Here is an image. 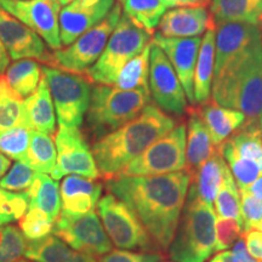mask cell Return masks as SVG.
<instances>
[{"instance_id":"obj_1","label":"cell","mask_w":262,"mask_h":262,"mask_svg":"<svg viewBox=\"0 0 262 262\" xmlns=\"http://www.w3.org/2000/svg\"><path fill=\"white\" fill-rule=\"evenodd\" d=\"M191 173L187 170L153 176H118L106 182L108 193L129 205L160 251H168L178 229Z\"/></svg>"},{"instance_id":"obj_2","label":"cell","mask_w":262,"mask_h":262,"mask_svg":"<svg viewBox=\"0 0 262 262\" xmlns=\"http://www.w3.org/2000/svg\"><path fill=\"white\" fill-rule=\"evenodd\" d=\"M176 125L171 116L149 103L130 122L93 142L91 149L100 175L108 180L119 176L134 159Z\"/></svg>"},{"instance_id":"obj_3","label":"cell","mask_w":262,"mask_h":262,"mask_svg":"<svg viewBox=\"0 0 262 262\" xmlns=\"http://www.w3.org/2000/svg\"><path fill=\"white\" fill-rule=\"evenodd\" d=\"M211 96L222 107L241 111L247 120L262 113V35L214 74Z\"/></svg>"},{"instance_id":"obj_4","label":"cell","mask_w":262,"mask_h":262,"mask_svg":"<svg viewBox=\"0 0 262 262\" xmlns=\"http://www.w3.org/2000/svg\"><path fill=\"white\" fill-rule=\"evenodd\" d=\"M152 103L149 89L120 90L111 85L95 84L86 112V129L97 141L134 119Z\"/></svg>"},{"instance_id":"obj_5","label":"cell","mask_w":262,"mask_h":262,"mask_svg":"<svg viewBox=\"0 0 262 262\" xmlns=\"http://www.w3.org/2000/svg\"><path fill=\"white\" fill-rule=\"evenodd\" d=\"M216 214L212 205L187 193L178 229L169 247L173 262H205L215 253Z\"/></svg>"},{"instance_id":"obj_6","label":"cell","mask_w":262,"mask_h":262,"mask_svg":"<svg viewBox=\"0 0 262 262\" xmlns=\"http://www.w3.org/2000/svg\"><path fill=\"white\" fill-rule=\"evenodd\" d=\"M152 40L153 34L122 14L102 55L84 75L93 84L112 86L119 71L131 58L145 50Z\"/></svg>"},{"instance_id":"obj_7","label":"cell","mask_w":262,"mask_h":262,"mask_svg":"<svg viewBox=\"0 0 262 262\" xmlns=\"http://www.w3.org/2000/svg\"><path fill=\"white\" fill-rule=\"evenodd\" d=\"M97 215L113 245L119 249L159 253L160 249L129 205L108 194L97 203Z\"/></svg>"},{"instance_id":"obj_8","label":"cell","mask_w":262,"mask_h":262,"mask_svg":"<svg viewBox=\"0 0 262 262\" xmlns=\"http://www.w3.org/2000/svg\"><path fill=\"white\" fill-rule=\"evenodd\" d=\"M42 73L48 80L58 125L80 127L90 104L91 81L84 74L70 73L49 66L42 67Z\"/></svg>"},{"instance_id":"obj_9","label":"cell","mask_w":262,"mask_h":262,"mask_svg":"<svg viewBox=\"0 0 262 262\" xmlns=\"http://www.w3.org/2000/svg\"><path fill=\"white\" fill-rule=\"evenodd\" d=\"M120 17L122 6L118 3L103 21L81 34L66 49L52 52L49 67H56L70 73L84 74L102 55Z\"/></svg>"},{"instance_id":"obj_10","label":"cell","mask_w":262,"mask_h":262,"mask_svg":"<svg viewBox=\"0 0 262 262\" xmlns=\"http://www.w3.org/2000/svg\"><path fill=\"white\" fill-rule=\"evenodd\" d=\"M186 139L187 127L178 124L134 159L119 176H153L185 170Z\"/></svg>"},{"instance_id":"obj_11","label":"cell","mask_w":262,"mask_h":262,"mask_svg":"<svg viewBox=\"0 0 262 262\" xmlns=\"http://www.w3.org/2000/svg\"><path fill=\"white\" fill-rule=\"evenodd\" d=\"M52 233L74 250L93 256H102L113 249L112 242L95 210L81 215L61 211Z\"/></svg>"},{"instance_id":"obj_12","label":"cell","mask_w":262,"mask_h":262,"mask_svg":"<svg viewBox=\"0 0 262 262\" xmlns=\"http://www.w3.org/2000/svg\"><path fill=\"white\" fill-rule=\"evenodd\" d=\"M148 88L156 106L165 113L181 117L187 111L188 100L181 81L169 58L153 41L149 55Z\"/></svg>"},{"instance_id":"obj_13","label":"cell","mask_w":262,"mask_h":262,"mask_svg":"<svg viewBox=\"0 0 262 262\" xmlns=\"http://www.w3.org/2000/svg\"><path fill=\"white\" fill-rule=\"evenodd\" d=\"M0 9L37 33L52 50L62 48L57 0H0Z\"/></svg>"},{"instance_id":"obj_14","label":"cell","mask_w":262,"mask_h":262,"mask_svg":"<svg viewBox=\"0 0 262 262\" xmlns=\"http://www.w3.org/2000/svg\"><path fill=\"white\" fill-rule=\"evenodd\" d=\"M57 164L51 178L60 180L66 175H79L96 180L100 178L93 149L80 131V127L60 126L55 136Z\"/></svg>"},{"instance_id":"obj_15","label":"cell","mask_w":262,"mask_h":262,"mask_svg":"<svg viewBox=\"0 0 262 262\" xmlns=\"http://www.w3.org/2000/svg\"><path fill=\"white\" fill-rule=\"evenodd\" d=\"M0 40L12 60H34L50 66L52 52L31 28L0 9Z\"/></svg>"},{"instance_id":"obj_16","label":"cell","mask_w":262,"mask_h":262,"mask_svg":"<svg viewBox=\"0 0 262 262\" xmlns=\"http://www.w3.org/2000/svg\"><path fill=\"white\" fill-rule=\"evenodd\" d=\"M116 5V0H73L60 11V38L68 47L81 34L100 24Z\"/></svg>"},{"instance_id":"obj_17","label":"cell","mask_w":262,"mask_h":262,"mask_svg":"<svg viewBox=\"0 0 262 262\" xmlns=\"http://www.w3.org/2000/svg\"><path fill=\"white\" fill-rule=\"evenodd\" d=\"M202 37L195 38H165L155 33L153 44L162 49V51L169 58L173 70L181 81L183 90L187 96L188 102L194 106V70Z\"/></svg>"},{"instance_id":"obj_18","label":"cell","mask_w":262,"mask_h":262,"mask_svg":"<svg viewBox=\"0 0 262 262\" xmlns=\"http://www.w3.org/2000/svg\"><path fill=\"white\" fill-rule=\"evenodd\" d=\"M215 27L214 18L205 6H180L164 14L157 33L165 38H195Z\"/></svg>"},{"instance_id":"obj_19","label":"cell","mask_w":262,"mask_h":262,"mask_svg":"<svg viewBox=\"0 0 262 262\" xmlns=\"http://www.w3.org/2000/svg\"><path fill=\"white\" fill-rule=\"evenodd\" d=\"M262 29L245 24H220L215 27V73L241 55Z\"/></svg>"},{"instance_id":"obj_20","label":"cell","mask_w":262,"mask_h":262,"mask_svg":"<svg viewBox=\"0 0 262 262\" xmlns=\"http://www.w3.org/2000/svg\"><path fill=\"white\" fill-rule=\"evenodd\" d=\"M103 186L96 180L68 175L61 183V211L81 215L95 210Z\"/></svg>"},{"instance_id":"obj_21","label":"cell","mask_w":262,"mask_h":262,"mask_svg":"<svg viewBox=\"0 0 262 262\" xmlns=\"http://www.w3.org/2000/svg\"><path fill=\"white\" fill-rule=\"evenodd\" d=\"M24 103L26 122L29 129L51 136L56 134V111L45 75L34 93L26 97Z\"/></svg>"},{"instance_id":"obj_22","label":"cell","mask_w":262,"mask_h":262,"mask_svg":"<svg viewBox=\"0 0 262 262\" xmlns=\"http://www.w3.org/2000/svg\"><path fill=\"white\" fill-rule=\"evenodd\" d=\"M199 116L210 133L215 146H220L247 123V117L241 111L222 107L215 102L202 104Z\"/></svg>"},{"instance_id":"obj_23","label":"cell","mask_w":262,"mask_h":262,"mask_svg":"<svg viewBox=\"0 0 262 262\" xmlns=\"http://www.w3.org/2000/svg\"><path fill=\"white\" fill-rule=\"evenodd\" d=\"M186 139V168L191 176L216 152L210 133L198 111L189 112Z\"/></svg>"},{"instance_id":"obj_24","label":"cell","mask_w":262,"mask_h":262,"mask_svg":"<svg viewBox=\"0 0 262 262\" xmlns=\"http://www.w3.org/2000/svg\"><path fill=\"white\" fill-rule=\"evenodd\" d=\"M210 14L215 26L245 24L262 29V0H211Z\"/></svg>"},{"instance_id":"obj_25","label":"cell","mask_w":262,"mask_h":262,"mask_svg":"<svg viewBox=\"0 0 262 262\" xmlns=\"http://www.w3.org/2000/svg\"><path fill=\"white\" fill-rule=\"evenodd\" d=\"M215 73V28L209 29L202 37L198 58H196L194 79V101L195 104L208 103L210 101L212 81Z\"/></svg>"},{"instance_id":"obj_26","label":"cell","mask_w":262,"mask_h":262,"mask_svg":"<svg viewBox=\"0 0 262 262\" xmlns=\"http://www.w3.org/2000/svg\"><path fill=\"white\" fill-rule=\"evenodd\" d=\"M227 163L219 150L212 155L191 176L188 194L202 199L203 202L212 205L217 195Z\"/></svg>"},{"instance_id":"obj_27","label":"cell","mask_w":262,"mask_h":262,"mask_svg":"<svg viewBox=\"0 0 262 262\" xmlns=\"http://www.w3.org/2000/svg\"><path fill=\"white\" fill-rule=\"evenodd\" d=\"M26 257L35 262H97L93 255L74 250L56 234L28 242Z\"/></svg>"},{"instance_id":"obj_28","label":"cell","mask_w":262,"mask_h":262,"mask_svg":"<svg viewBox=\"0 0 262 262\" xmlns=\"http://www.w3.org/2000/svg\"><path fill=\"white\" fill-rule=\"evenodd\" d=\"M29 196V208L40 209L49 217L56 222L61 214V192L57 180L47 173H39L27 191Z\"/></svg>"},{"instance_id":"obj_29","label":"cell","mask_w":262,"mask_h":262,"mask_svg":"<svg viewBox=\"0 0 262 262\" xmlns=\"http://www.w3.org/2000/svg\"><path fill=\"white\" fill-rule=\"evenodd\" d=\"M224 143L239 158L257 164L262 170V134L258 120H247Z\"/></svg>"},{"instance_id":"obj_30","label":"cell","mask_w":262,"mask_h":262,"mask_svg":"<svg viewBox=\"0 0 262 262\" xmlns=\"http://www.w3.org/2000/svg\"><path fill=\"white\" fill-rule=\"evenodd\" d=\"M22 162L31 166L34 171L51 175L57 164L56 145L52 136L33 130L31 145Z\"/></svg>"},{"instance_id":"obj_31","label":"cell","mask_w":262,"mask_h":262,"mask_svg":"<svg viewBox=\"0 0 262 262\" xmlns=\"http://www.w3.org/2000/svg\"><path fill=\"white\" fill-rule=\"evenodd\" d=\"M122 6L124 15H126L134 24L155 34L160 19L168 11V6L163 0H117Z\"/></svg>"},{"instance_id":"obj_32","label":"cell","mask_w":262,"mask_h":262,"mask_svg":"<svg viewBox=\"0 0 262 262\" xmlns=\"http://www.w3.org/2000/svg\"><path fill=\"white\" fill-rule=\"evenodd\" d=\"M44 77L42 67L34 60H18L6 70L4 78L12 90L21 97L33 94Z\"/></svg>"},{"instance_id":"obj_33","label":"cell","mask_w":262,"mask_h":262,"mask_svg":"<svg viewBox=\"0 0 262 262\" xmlns=\"http://www.w3.org/2000/svg\"><path fill=\"white\" fill-rule=\"evenodd\" d=\"M153 41V40H152ZM152 42L141 54L127 62L118 73L112 86L120 90L149 89V55Z\"/></svg>"},{"instance_id":"obj_34","label":"cell","mask_w":262,"mask_h":262,"mask_svg":"<svg viewBox=\"0 0 262 262\" xmlns=\"http://www.w3.org/2000/svg\"><path fill=\"white\" fill-rule=\"evenodd\" d=\"M17 126H27L22 97L10 88L4 75H0V133Z\"/></svg>"},{"instance_id":"obj_35","label":"cell","mask_w":262,"mask_h":262,"mask_svg":"<svg viewBox=\"0 0 262 262\" xmlns=\"http://www.w3.org/2000/svg\"><path fill=\"white\" fill-rule=\"evenodd\" d=\"M215 209L220 217L234 219L243 225L241 209V193L235 183V180L232 175L231 170L227 166L225 171L217 195L215 199Z\"/></svg>"},{"instance_id":"obj_36","label":"cell","mask_w":262,"mask_h":262,"mask_svg":"<svg viewBox=\"0 0 262 262\" xmlns=\"http://www.w3.org/2000/svg\"><path fill=\"white\" fill-rule=\"evenodd\" d=\"M28 242L19 227L0 226V262H16L26 256Z\"/></svg>"},{"instance_id":"obj_37","label":"cell","mask_w":262,"mask_h":262,"mask_svg":"<svg viewBox=\"0 0 262 262\" xmlns=\"http://www.w3.org/2000/svg\"><path fill=\"white\" fill-rule=\"evenodd\" d=\"M32 131L29 127L17 126L0 133V152L10 159L22 162L31 145Z\"/></svg>"},{"instance_id":"obj_38","label":"cell","mask_w":262,"mask_h":262,"mask_svg":"<svg viewBox=\"0 0 262 262\" xmlns=\"http://www.w3.org/2000/svg\"><path fill=\"white\" fill-rule=\"evenodd\" d=\"M18 226L28 242L48 237L54 231V221L49 217L48 214L37 208H29L27 212L19 219Z\"/></svg>"},{"instance_id":"obj_39","label":"cell","mask_w":262,"mask_h":262,"mask_svg":"<svg viewBox=\"0 0 262 262\" xmlns=\"http://www.w3.org/2000/svg\"><path fill=\"white\" fill-rule=\"evenodd\" d=\"M38 172L34 171L31 166L21 162H16L11 166L10 171L0 179V188L11 192H26L31 187Z\"/></svg>"},{"instance_id":"obj_40","label":"cell","mask_w":262,"mask_h":262,"mask_svg":"<svg viewBox=\"0 0 262 262\" xmlns=\"http://www.w3.org/2000/svg\"><path fill=\"white\" fill-rule=\"evenodd\" d=\"M243 225L234 219L216 217L215 224V253L227 250L241 238Z\"/></svg>"},{"instance_id":"obj_41","label":"cell","mask_w":262,"mask_h":262,"mask_svg":"<svg viewBox=\"0 0 262 262\" xmlns=\"http://www.w3.org/2000/svg\"><path fill=\"white\" fill-rule=\"evenodd\" d=\"M239 193L244 231L256 229L262 232V199L256 198L245 189H239Z\"/></svg>"},{"instance_id":"obj_42","label":"cell","mask_w":262,"mask_h":262,"mask_svg":"<svg viewBox=\"0 0 262 262\" xmlns=\"http://www.w3.org/2000/svg\"><path fill=\"white\" fill-rule=\"evenodd\" d=\"M162 260L163 256L159 253L116 249L102 255L97 262H160Z\"/></svg>"},{"instance_id":"obj_43","label":"cell","mask_w":262,"mask_h":262,"mask_svg":"<svg viewBox=\"0 0 262 262\" xmlns=\"http://www.w3.org/2000/svg\"><path fill=\"white\" fill-rule=\"evenodd\" d=\"M242 238L244 239L249 254L255 260L262 262V232L256 229H249V231H244Z\"/></svg>"},{"instance_id":"obj_44","label":"cell","mask_w":262,"mask_h":262,"mask_svg":"<svg viewBox=\"0 0 262 262\" xmlns=\"http://www.w3.org/2000/svg\"><path fill=\"white\" fill-rule=\"evenodd\" d=\"M231 253L233 255V258L235 262H258L257 260H255L250 254H249L244 239L242 237L235 242L234 247L232 249Z\"/></svg>"},{"instance_id":"obj_45","label":"cell","mask_w":262,"mask_h":262,"mask_svg":"<svg viewBox=\"0 0 262 262\" xmlns=\"http://www.w3.org/2000/svg\"><path fill=\"white\" fill-rule=\"evenodd\" d=\"M163 3L168 6L169 9L180 8V6H193L201 5L199 0H163Z\"/></svg>"},{"instance_id":"obj_46","label":"cell","mask_w":262,"mask_h":262,"mask_svg":"<svg viewBox=\"0 0 262 262\" xmlns=\"http://www.w3.org/2000/svg\"><path fill=\"white\" fill-rule=\"evenodd\" d=\"M10 63V56L6 51L4 45H3L2 40H0V75H3L8 70Z\"/></svg>"},{"instance_id":"obj_47","label":"cell","mask_w":262,"mask_h":262,"mask_svg":"<svg viewBox=\"0 0 262 262\" xmlns=\"http://www.w3.org/2000/svg\"><path fill=\"white\" fill-rule=\"evenodd\" d=\"M245 191H248L250 194L256 196V198L262 199V176L261 178H258L256 181L253 183V185L249 186Z\"/></svg>"},{"instance_id":"obj_48","label":"cell","mask_w":262,"mask_h":262,"mask_svg":"<svg viewBox=\"0 0 262 262\" xmlns=\"http://www.w3.org/2000/svg\"><path fill=\"white\" fill-rule=\"evenodd\" d=\"M10 166H11V160L8 158L5 155H3L0 152V179H3L5 176L6 171H8Z\"/></svg>"},{"instance_id":"obj_49","label":"cell","mask_w":262,"mask_h":262,"mask_svg":"<svg viewBox=\"0 0 262 262\" xmlns=\"http://www.w3.org/2000/svg\"><path fill=\"white\" fill-rule=\"evenodd\" d=\"M5 225H9V222H8V219H6L5 214H4V210H3L2 198H0V226H5Z\"/></svg>"},{"instance_id":"obj_50","label":"cell","mask_w":262,"mask_h":262,"mask_svg":"<svg viewBox=\"0 0 262 262\" xmlns=\"http://www.w3.org/2000/svg\"><path fill=\"white\" fill-rule=\"evenodd\" d=\"M210 262H225L224 257H222V254H221V251H220V253H219L217 255H215V256L212 257L211 260H210Z\"/></svg>"},{"instance_id":"obj_51","label":"cell","mask_w":262,"mask_h":262,"mask_svg":"<svg viewBox=\"0 0 262 262\" xmlns=\"http://www.w3.org/2000/svg\"><path fill=\"white\" fill-rule=\"evenodd\" d=\"M58 3H60V5L61 6H64V5H67V4H70L71 2H73V0H57Z\"/></svg>"},{"instance_id":"obj_52","label":"cell","mask_w":262,"mask_h":262,"mask_svg":"<svg viewBox=\"0 0 262 262\" xmlns=\"http://www.w3.org/2000/svg\"><path fill=\"white\" fill-rule=\"evenodd\" d=\"M199 3H201V5H203V6H206V5L210 4L211 0H199Z\"/></svg>"},{"instance_id":"obj_53","label":"cell","mask_w":262,"mask_h":262,"mask_svg":"<svg viewBox=\"0 0 262 262\" xmlns=\"http://www.w3.org/2000/svg\"><path fill=\"white\" fill-rule=\"evenodd\" d=\"M258 124H260V127H261V134H262V113L260 114V117H258Z\"/></svg>"},{"instance_id":"obj_54","label":"cell","mask_w":262,"mask_h":262,"mask_svg":"<svg viewBox=\"0 0 262 262\" xmlns=\"http://www.w3.org/2000/svg\"><path fill=\"white\" fill-rule=\"evenodd\" d=\"M16 262H31V261L26 260V258H21V260H18V261H16Z\"/></svg>"},{"instance_id":"obj_55","label":"cell","mask_w":262,"mask_h":262,"mask_svg":"<svg viewBox=\"0 0 262 262\" xmlns=\"http://www.w3.org/2000/svg\"><path fill=\"white\" fill-rule=\"evenodd\" d=\"M160 262H168V261H160Z\"/></svg>"}]
</instances>
